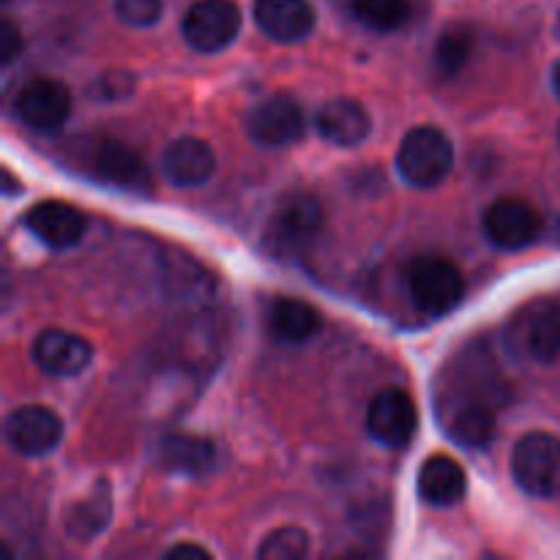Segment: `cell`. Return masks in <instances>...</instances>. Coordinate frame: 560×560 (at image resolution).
Segmentation results:
<instances>
[{"label":"cell","mask_w":560,"mask_h":560,"mask_svg":"<svg viewBox=\"0 0 560 560\" xmlns=\"http://www.w3.org/2000/svg\"><path fill=\"white\" fill-rule=\"evenodd\" d=\"M323 219L326 217H323V206L317 202V197L295 191V195L284 197L277 211L271 213L262 244L271 255L284 257V260L304 255L320 235Z\"/></svg>","instance_id":"cell-1"},{"label":"cell","mask_w":560,"mask_h":560,"mask_svg":"<svg viewBox=\"0 0 560 560\" xmlns=\"http://www.w3.org/2000/svg\"><path fill=\"white\" fill-rule=\"evenodd\" d=\"M454 167V145L446 131L435 126H416L405 135L397 151V170L413 189H432Z\"/></svg>","instance_id":"cell-2"},{"label":"cell","mask_w":560,"mask_h":560,"mask_svg":"<svg viewBox=\"0 0 560 560\" xmlns=\"http://www.w3.org/2000/svg\"><path fill=\"white\" fill-rule=\"evenodd\" d=\"M512 474L528 495H560V438L550 432H528L520 438L512 452Z\"/></svg>","instance_id":"cell-3"},{"label":"cell","mask_w":560,"mask_h":560,"mask_svg":"<svg viewBox=\"0 0 560 560\" xmlns=\"http://www.w3.org/2000/svg\"><path fill=\"white\" fill-rule=\"evenodd\" d=\"M408 293L416 310L441 317L463 304L465 279L459 268L443 257H419L408 268Z\"/></svg>","instance_id":"cell-4"},{"label":"cell","mask_w":560,"mask_h":560,"mask_svg":"<svg viewBox=\"0 0 560 560\" xmlns=\"http://www.w3.org/2000/svg\"><path fill=\"white\" fill-rule=\"evenodd\" d=\"M244 126L260 148H288L306 135V115L293 96L273 93L246 113Z\"/></svg>","instance_id":"cell-5"},{"label":"cell","mask_w":560,"mask_h":560,"mask_svg":"<svg viewBox=\"0 0 560 560\" xmlns=\"http://www.w3.org/2000/svg\"><path fill=\"white\" fill-rule=\"evenodd\" d=\"M180 33L197 52H222L238 38L241 9L233 0H197L184 14Z\"/></svg>","instance_id":"cell-6"},{"label":"cell","mask_w":560,"mask_h":560,"mask_svg":"<svg viewBox=\"0 0 560 560\" xmlns=\"http://www.w3.org/2000/svg\"><path fill=\"white\" fill-rule=\"evenodd\" d=\"M14 113L27 129L58 131L71 118V93L63 82L52 77H33L20 88L14 102Z\"/></svg>","instance_id":"cell-7"},{"label":"cell","mask_w":560,"mask_h":560,"mask_svg":"<svg viewBox=\"0 0 560 560\" xmlns=\"http://www.w3.org/2000/svg\"><path fill=\"white\" fill-rule=\"evenodd\" d=\"M416 427H419V410L413 397L402 388H383L375 394L366 410V432L375 438L381 446L402 448L413 441Z\"/></svg>","instance_id":"cell-8"},{"label":"cell","mask_w":560,"mask_h":560,"mask_svg":"<svg viewBox=\"0 0 560 560\" xmlns=\"http://www.w3.org/2000/svg\"><path fill=\"white\" fill-rule=\"evenodd\" d=\"M85 170L96 180L118 189L145 191L151 189V173L148 164L137 156L131 148L118 140H96L85 148Z\"/></svg>","instance_id":"cell-9"},{"label":"cell","mask_w":560,"mask_h":560,"mask_svg":"<svg viewBox=\"0 0 560 560\" xmlns=\"http://www.w3.org/2000/svg\"><path fill=\"white\" fill-rule=\"evenodd\" d=\"M485 235L503 252H520L541 235V217L517 197H501L485 211Z\"/></svg>","instance_id":"cell-10"},{"label":"cell","mask_w":560,"mask_h":560,"mask_svg":"<svg viewBox=\"0 0 560 560\" xmlns=\"http://www.w3.org/2000/svg\"><path fill=\"white\" fill-rule=\"evenodd\" d=\"M63 441V421L44 405H25L5 419V443L22 457H44Z\"/></svg>","instance_id":"cell-11"},{"label":"cell","mask_w":560,"mask_h":560,"mask_svg":"<svg viewBox=\"0 0 560 560\" xmlns=\"http://www.w3.org/2000/svg\"><path fill=\"white\" fill-rule=\"evenodd\" d=\"M514 345L523 355L550 364L560 355V301H541L514 323Z\"/></svg>","instance_id":"cell-12"},{"label":"cell","mask_w":560,"mask_h":560,"mask_svg":"<svg viewBox=\"0 0 560 560\" xmlns=\"http://www.w3.org/2000/svg\"><path fill=\"white\" fill-rule=\"evenodd\" d=\"M22 224H25L42 244H47L49 249H71V246H77L85 238L88 230V222L85 217H82L80 208L60 200L36 202V206L25 213Z\"/></svg>","instance_id":"cell-13"},{"label":"cell","mask_w":560,"mask_h":560,"mask_svg":"<svg viewBox=\"0 0 560 560\" xmlns=\"http://www.w3.org/2000/svg\"><path fill=\"white\" fill-rule=\"evenodd\" d=\"M93 359V348L80 334L63 328H47L33 342V361L42 372L55 377H71L88 370Z\"/></svg>","instance_id":"cell-14"},{"label":"cell","mask_w":560,"mask_h":560,"mask_svg":"<svg viewBox=\"0 0 560 560\" xmlns=\"http://www.w3.org/2000/svg\"><path fill=\"white\" fill-rule=\"evenodd\" d=\"M438 416L446 427V435L465 448H487L495 438L498 408L476 402L438 399Z\"/></svg>","instance_id":"cell-15"},{"label":"cell","mask_w":560,"mask_h":560,"mask_svg":"<svg viewBox=\"0 0 560 560\" xmlns=\"http://www.w3.org/2000/svg\"><path fill=\"white\" fill-rule=\"evenodd\" d=\"M217 170V153L200 137H178L162 153V173L178 189L202 186Z\"/></svg>","instance_id":"cell-16"},{"label":"cell","mask_w":560,"mask_h":560,"mask_svg":"<svg viewBox=\"0 0 560 560\" xmlns=\"http://www.w3.org/2000/svg\"><path fill=\"white\" fill-rule=\"evenodd\" d=\"M255 22L271 42L299 44L315 31L310 0H255Z\"/></svg>","instance_id":"cell-17"},{"label":"cell","mask_w":560,"mask_h":560,"mask_svg":"<svg viewBox=\"0 0 560 560\" xmlns=\"http://www.w3.org/2000/svg\"><path fill=\"white\" fill-rule=\"evenodd\" d=\"M315 129L328 145L355 148L370 137L372 118L355 98H331L315 115Z\"/></svg>","instance_id":"cell-18"},{"label":"cell","mask_w":560,"mask_h":560,"mask_svg":"<svg viewBox=\"0 0 560 560\" xmlns=\"http://www.w3.org/2000/svg\"><path fill=\"white\" fill-rule=\"evenodd\" d=\"M468 490V476L465 468L454 457L446 454H432L424 459L419 470V495L430 506H454L465 498Z\"/></svg>","instance_id":"cell-19"},{"label":"cell","mask_w":560,"mask_h":560,"mask_svg":"<svg viewBox=\"0 0 560 560\" xmlns=\"http://www.w3.org/2000/svg\"><path fill=\"white\" fill-rule=\"evenodd\" d=\"M268 326L279 342L288 345H304L312 337H317L323 328L320 312L312 304L299 299H279L273 301L271 312H268Z\"/></svg>","instance_id":"cell-20"},{"label":"cell","mask_w":560,"mask_h":560,"mask_svg":"<svg viewBox=\"0 0 560 560\" xmlns=\"http://www.w3.org/2000/svg\"><path fill=\"white\" fill-rule=\"evenodd\" d=\"M159 457L164 468L180 476H206L217 465V448L206 438L173 435L162 443Z\"/></svg>","instance_id":"cell-21"},{"label":"cell","mask_w":560,"mask_h":560,"mask_svg":"<svg viewBox=\"0 0 560 560\" xmlns=\"http://www.w3.org/2000/svg\"><path fill=\"white\" fill-rule=\"evenodd\" d=\"M113 517V490L107 481H98L96 490L82 501L71 503L66 512V530L77 541H91L93 536L102 534Z\"/></svg>","instance_id":"cell-22"},{"label":"cell","mask_w":560,"mask_h":560,"mask_svg":"<svg viewBox=\"0 0 560 560\" xmlns=\"http://www.w3.org/2000/svg\"><path fill=\"white\" fill-rule=\"evenodd\" d=\"M474 44L476 33L474 27L465 25V22H452L448 27H443V33L435 42V52H432L438 74H441L443 80H448V77H454L457 71H463L470 52H474Z\"/></svg>","instance_id":"cell-23"},{"label":"cell","mask_w":560,"mask_h":560,"mask_svg":"<svg viewBox=\"0 0 560 560\" xmlns=\"http://www.w3.org/2000/svg\"><path fill=\"white\" fill-rule=\"evenodd\" d=\"M355 20L366 25L370 31L392 33L399 31L413 16V5L410 0H350Z\"/></svg>","instance_id":"cell-24"},{"label":"cell","mask_w":560,"mask_h":560,"mask_svg":"<svg viewBox=\"0 0 560 560\" xmlns=\"http://www.w3.org/2000/svg\"><path fill=\"white\" fill-rule=\"evenodd\" d=\"M310 534L304 528H295V525H288V528H279L273 534H268L262 539V545L257 547V558L262 560H299L310 556Z\"/></svg>","instance_id":"cell-25"},{"label":"cell","mask_w":560,"mask_h":560,"mask_svg":"<svg viewBox=\"0 0 560 560\" xmlns=\"http://www.w3.org/2000/svg\"><path fill=\"white\" fill-rule=\"evenodd\" d=\"M113 9L129 27H151L162 20V0H113Z\"/></svg>","instance_id":"cell-26"},{"label":"cell","mask_w":560,"mask_h":560,"mask_svg":"<svg viewBox=\"0 0 560 560\" xmlns=\"http://www.w3.org/2000/svg\"><path fill=\"white\" fill-rule=\"evenodd\" d=\"M135 91V77L126 71H109V74L98 77L96 85L91 88V96L98 102H120Z\"/></svg>","instance_id":"cell-27"},{"label":"cell","mask_w":560,"mask_h":560,"mask_svg":"<svg viewBox=\"0 0 560 560\" xmlns=\"http://www.w3.org/2000/svg\"><path fill=\"white\" fill-rule=\"evenodd\" d=\"M0 58H3V63H11V60L20 55L22 49V36L20 31H16V25L11 20H3V25H0Z\"/></svg>","instance_id":"cell-28"},{"label":"cell","mask_w":560,"mask_h":560,"mask_svg":"<svg viewBox=\"0 0 560 560\" xmlns=\"http://www.w3.org/2000/svg\"><path fill=\"white\" fill-rule=\"evenodd\" d=\"M164 556L167 558H175V560H180V558H211V552L206 550V547H200V545H191V541H184V545H175L173 550H167L164 552Z\"/></svg>","instance_id":"cell-29"},{"label":"cell","mask_w":560,"mask_h":560,"mask_svg":"<svg viewBox=\"0 0 560 560\" xmlns=\"http://www.w3.org/2000/svg\"><path fill=\"white\" fill-rule=\"evenodd\" d=\"M552 91H556L560 96V60L556 66H552Z\"/></svg>","instance_id":"cell-30"},{"label":"cell","mask_w":560,"mask_h":560,"mask_svg":"<svg viewBox=\"0 0 560 560\" xmlns=\"http://www.w3.org/2000/svg\"><path fill=\"white\" fill-rule=\"evenodd\" d=\"M3 178H5V191H9V195H14V191H16V184H14V180H11V173H9V170H3Z\"/></svg>","instance_id":"cell-31"},{"label":"cell","mask_w":560,"mask_h":560,"mask_svg":"<svg viewBox=\"0 0 560 560\" xmlns=\"http://www.w3.org/2000/svg\"><path fill=\"white\" fill-rule=\"evenodd\" d=\"M556 33H558V38H560V14H558V22H556Z\"/></svg>","instance_id":"cell-32"},{"label":"cell","mask_w":560,"mask_h":560,"mask_svg":"<svg viewBox=\"0 0 560 560\" xmlns=\"http://www.w3.org/2000/svg\"><path fill=\"white\" fill-rule=\"evenodd\" d=\"M558 140H560V129H558Z\"/></svg>","instance_id":"cell-33"}]
</instances>
